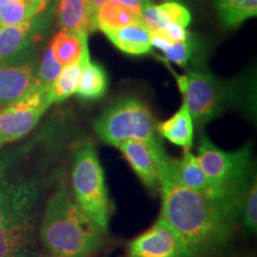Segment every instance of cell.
<instances>
[{"mask_svg": "<svg viewBox=\"0 0 257 257\" xmlns=\"http://www.w3.org/2000/svg\"><path fill=\"white\" fill-rule=\"evenodd\" d=\"M106 2H107V0H87V4H88L89 11H91L92 18H94L95 12L98 11V9L100 8L102 4H105ZM92 27H93V25H92Z\"/></svg>", "mask_w": 257, "mask_h": 257, "instance_id": "cell-29", "label": "cell"}, {"mask_svg": "<svg viewBox=\"0 0 257 257\" xmlns=\"http://www.w3.org/2000/svg\"><path fill=\"white\" fill-rule=\"evenodd\" d=\"M167 174L173 180H175L178 184L188 189H192V191L200 193L205 197L214 199V200L229 202V204L242 207L244 197L234 195L214 184L205 174L197 156L192 153L191 149H185L181 159H172Z\"/></svg>", "mask_w": 257, "mask_h": 257, "instance_id": "cell-11", "label": "cell"}, {"mask_svg": "<svg viewBox=\"0 0 257 257\" xmlns=\"http://www.w3.org/2000/svg\"><path fill=\"white\" fill-rule=\"evenodd\" d=\"M0 147H2V144H0Z\"/></svg>", "mask_w": 257, "mask_h": 257, "instance_id": "cell-33", "label": "cell"}, {"mask_svg": "<svg viewBox=\"0 0 257 257\" xmlns=\"http://www.w3.org/2000/svg\"><path fill=\"white\" fill-rule=\"evenodd\" d=\"M3 28V25H2V23H0V29H2Z\"/></svg>", "mask_w": 257, "mask_h": 257, "instance_id": "cell-32", "label": "cell"}, {"mask_svg": "<svg viewBox=\"0 0 257 257\" xmlns=\"http://www.w3.org/2000/svg\"><path fill=\"white\" fill-rule=\"evenodd\" d=\"M49 47L62 67L78 63L88 50V38L79 37L66 31H59L51 38Z\"/></svg>", "mask_w": 257, "mask_h": 257, "instance_id": "cell-19", "label": "cell"}, {"mask_svg": "<svg viewBox=\"0 0 257 257\" xmlns=\"http://www.w3.org/2000/svg\"><path fill=\"white\" fill-rule=\"evenodd\" d=\"M89 56H91L89 55V51H87L78 63L63 67L60 75L57 76L55 81L53 82V85L50 86L54 104L62 102L66 99H68L69 96L75 94L80 82V78H81L83 62Z\"/></svg>", "mask_w": 257, "mask_h": 257, "instance_id": "cell-22", "label": "cell"}, {"mask_svg": "<svg viewBox=\"0 0 257 257\" xmlns=\"http://www.w3.org/2000/svg\"><path fill=\"white\" fill-rule=\"evenodd\" d=\"M163 32L168 36L173 42H184L191 38V34L187 31V28L181 27L179 24L168 23L163 28Z\"/></svg>", "mask_w": 257, "mask_h": 257, "instance_id": "cell-27", "label": "cell"}, {"mask_svg": "<svg viewBox=\"0 0 257 257\" xmlns=\"http://www.w3.org/2000/svg\"><path fill=\"white\" fill-rule=\"evenodd\" d=\"M69 185L80 207L101 229L107 231L113 206L104 169L93 143L86 142L74 150Z\"/></svg>", "mask_w": 257, "mask_h": 257, "instance_id": "cell-5", "label": "cell"}, {"mask_svg": "<svg viewBox=\"0 0 257 257\" xmlns=\"http://www.w3.org/2000/svg\"><path fill=\"white\" fill-rule=\"evenodd\" d=\"M50 18L46 10L30 21L0 29V66L27 62L31 50L43 38Z\"/></svg>", "mask_w": 257, "mask_h": 257, "instance_id": "cell-9", "label": "cell"}, {"mask_svg": "<svg viewBox=\"0 0 257 257\" xmlns=\"http://www.w3.org/2000/svg\"><path fill=\"white\" fill-rule=\"evenodd\" d=\"M242 223L244 229L249 233L256 234L257 231V182L256 178L250 182L248 191L244 197L242 204V211H240Z\"/></svg>", "mask_w": 257, "mask_h": 257, "instance_id": "cell-24", "label": "cell"}, {"mask_svg": "<svg viewBox=\"0 0 257 257\" xmlns=\"http://www.w3.org/2000/svg\"><path fill=\"white\" fill-rule=\"evenodd\" d=\"M61 181L48 198L40 226L42 246L54 257H89L104 244L105 233Z\"/></svg>", "mask_w": 257, "mask_h": 257, "instance_id": "cell-3", "label": "cell"}, {"mask_svg": "<svg viewBox=\"0 0 257 257\" xmlns=\"http://www.w3.org/2000/svg\"><path fill=\"white\" fill-rule=\"evenodd\" d=\"M49 2H50V0H49Z\"/></svg>", "mask_w": 257, "mask_h": 257, "instance_id": "cell-34", "label": "cell"}, {"mask_svg": "<svg viewBox=\"0 0 257 257\" xmlns=\"http://www.w3.org/2000/svg\"><path fill=\"white\" fill-rule=\"evenodd\" d=\"M197 159L202 170L220 188L245 197L252 180V148L246 144L234 152L220 149L206 135L199 141Z\"/></svg>", "mask_w": 257, "mask_h": 257, "instance_id": "cell-6", "label": "cell"}, {"mask_svg": "<svg viewBox=\"0 0 257 257\" xmlns=\"http://www.w3.org/2000/svg\"><path fill=\"white\" fill-rule=\"evenodd\" d=\"M214 4L225 29L238 28L257 15V0H214Z\"/></svg>", "mask_w": 257, "mask_h": 257, "instance_id": "cell-21", "label": "cell"}, {"mask_svg": "<svg viewBox=\"0 0 257 257\" xmlns=\"http://www.w3.org/2000/svg\"><path fill=\"white\" fill-rule=\"evenodd\" d=\"M53 104L50 86L36 82L19 100L0 110V144L15 142L27 136Z\"/></svg>", "mask_w": 257, "mask_h": 257, "instance_id": "cell-8", "label": "cell"}, {"mask_svg": "<svg viewBox=\"0 0 257 257\" xmlns=\"http://www.w3.org/2000/svg\"><path fill=\"white\" fill-rule=\"evenodd\" d=\"M113 46L121 53L133 56H143L152 51L150 31L144 23L126 25L105 32Z\"/></svg>", "mask_w": 257, "mask_h": 257, "instance_id": "cell-15", "label": "cell"}, {"mask_svg": "<svg viewBox=\"0 0 257 257\" xmlns=\"http://www.w3.org/2000/svg\"><path fill=\"white\" fill-rule=\"evenodd\" d=\"M127 256L189 257L180 234L162 218H159L146 232L128 242Z\"/></svg>", "mask_w": 257, "mask_h": 257, "instance_id": "cell-12", "label": "cell"}, {"mask_svg": "<svg viewBox=\"0 0 257 257\" xmlns=\"http://www.w3.org/2000/svg\"><path fill=\"white\" fill-rule=\"evenodd\" d=\"M156 9L161 24H162V30L168 23L179 24L187 28L192 21L191 12L181 2L168 0V2H163L162 4H156Z\"/></svg>", "mask_w": 257, "mask_h": 257, "instance_id": "cell-23", "label": "cell"}, {"mask_svg": "<svg viewBox=\"0 0 257 257\" xmlns=\"http://www.w3.org/2000/svg\"><path fill=\"white\" fill-rule=\"evenodd\" d=\"M161 216L180 234L189 257H204L229 242L242 207L181 186L165 174Z\"/></svg>", "mask_w": 257, "mask_h": 257, "instance_id": "cell-2", "label": "cell"}, {"mask_svg": "<svg viewBox=\"0 0 257 257\" xmlns=\"http://www.w3.org/2000/svg\"><path fill=\"white\" fill-rule=\"evenodd\" d=\"M195 42L191 37L184 42H174L168 50L163 53V60L173 62L180 67L189 66L191 61L195 56Z\"/></svg>", "mask_w": 257, "mask_h": 257, "instance_id": "cell-26", "label": "cell"}, {"mask_svg": "<svg viewBox=\"0 0 257 257\" xmlns=\"http://www.w3.org/2000/svg\"><path fill=\"white\" fill-rule=\"evenodd\" d=\"M49 0H0V23L4 27L24 23L48 9Z\"/></svg>", "mask_w": 257, "mask_h": 257, "instance_id": "cell-20", "label": "cell"}, {"mask_svg": "<svg viewBox=\"0 0 257 257\" xmlns=\"http://www.w3.org/2000/svg\"><path fill=\"white\" fill-rule=\"evenodd\" d=\"M61 178L62 170L51 163L0 161V257H42V216Z\"/></svg>", "mask_w": 257, "mask_h": 257, "instance_id": "cell-1", "label": "cell"}, {"mask_svg": "<svg viewBox=\"0 0 257 257\" xmlns=\"http://www.w3.org/2000/svg\"><path fill=\"white\" fill-rule=\"evenodd\" d=\"M32 62L0 66V110L19 100L36 85Z\"/></svg>", "mask_w": 257, "mask_h": 257, "instance_id": "cell-13", "label": "cell"}, {"mask_svg": "<svg viewBox=\"0 0 257 257\" xmlns=\"http://www.w3.org/2000/svg\"><path fill=\"white\" fill-rule=\"evenodd\" d=\"M137 23H143L142 15H138L133 10L107 0L95 12L92 30H100L105 34V32L114 30V29Z\"/></svg>", "mask_w": 257, "mask_h": 257, "instance_id": "cell-17", "label": "cell"}, {"mask_svg": "<svg viewBox=\"0 0 257 257\" xmlns=\"http://www.w3.org/2000/svg\"><path fill=\"white\" fill-rule=\"evenodd\" d=\"M63 67L57 62V60L54 56L51 48L48 47L44 50L43 56H42L40 67L38 70L35 73V80L37 83L43 86H51L53 82L55 81L57 76L60 75L61 70Z\"/></svg>", "mask_w": 257, "mask_h": 257, "instance_id": "cell-25", "label": "cell"}, {"mask_svg": "<svg viewBox=\"0 0 257 257\" xmlns=\"http://www.w3.org/2000/svg\"><path fill=\"white\" fill-rule=\"evenodd\" d=\"M157 134L174 146L191 149L194 140V123L187 106L184 102L172 117L157 123Z\"/></svg>", "mask_w": 257, "mask_h": 257, "instance_id": "cell-16", "label": "cell"}, {"mask_svg": "<svg viewBox=\"0 0 257 257\" xmlns=\"http://www.w3.org/2000/svg\"><path fill=\"white\" fill-rule=\"evenodd\" d=\"M110 2L117 3V4H120L125 6V8L133 10L134 12H136L138 15H142L144 6L141 0H110Z\"/></svg>", "mask_w": 257, "mask_h": 257, "instance_id": "cell-28", "label": "cell"}, {"mask_svg": "<svg viewBox=\"0 0 257 257\" xmlns=\"http://www.w3.org/2000/svg\"><path fill=\"white\" fill-rule=\"evenodd\" d=\"M156 125L149 106L138 96L127 95L106 107L94 120L93 128L99 140L108 146L117 147L125 141L163 146Z\"/></svg>", "mask_w": 257, "mask_h": 257, "instance_id": "cell-4", "label": "cell"}, {"mask_svg": "<svg viewBox=\"0 0 257 257\" xmlns=\"http://www.w3.org/2000/svg\"><path fill=\"white\" fill-rule=\"evenodd\" d=\"M108 89V75L101 64L93 62L91 56L83 62L82 73L75 94L86 101L99 100Z\"/></svg>", "mask_w": 257, "mask_h": 257, "instance_id": "cell-18", "label": "cell"}, {"mask_svg": "<svg viewBox=\"0 0 257 257\" xmlns=\"http://www.w3.org/2000/svg\"><path fill=\"white\" fill-rule=\"evenodd\" d=\"M55 16L62 31L88 38L93 32V18L87 0H57Z\"/></svg>", "mask_w": 257, "mask_h": 257, "instance_id": "cell-14", "label": "cell"}, {"mask_svg": "<svg viewBox=\"0 0 257 257\" xmlns=\"http://www.w3.org/2000/svg\"><path fill=\"white\" fill-rule=\"evenodd\" d=\"M141 2H142L143 6H147V5L154 4V0H141Z\"/></svg>", "mask_w": 257, "mask_h": 257, "instance_id": "cell-30", "label": "cell"}, {"mask_svg": "<svg viewBox=\"0 0 257 257\" xmlns=\"http://www.w3.org/2000/svg\"><path fill=\"white\" fill-rule=\"evenodd\" d=\"M173 74L194 125H206L223 113L232 100V86L221 81L213 74L200 70H191L182 75L174 72Z\"/></svg>", "mask_w": 257, "mask_h": 257, "instance_id": "cell-7", "label": "cell"}, {"mask_svg": "<svg viewBox=\"0 0 257 257\" xmlns=\"http://www.w3.org/2000/svg\"><path fill=\"white\" fill-rule=\"evenodd\" d=\"M165 2H168V0H165ZM175 2H180V0H175Z\"/></svg>", "mask_w": 257, "mask_h": 257, "instance_id": "cell-31", "label": "cell"}, {"mask_svg": "<svg viewBox=\"0 0 257 257\" xmlns=\"http://www.w3.org/2000/svg\"><path fill=\"white\" fill-rule=\"evenodd\" d=\"M117 148L143 185L150 191H160L162 178L172 161L165 147L150 146L141 141H125Z\"/></svg>", "mask_w": 257, "mask_h": 257, "instance_id": "cell-10", "label": "cell"}]
</instances>
